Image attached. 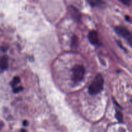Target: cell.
I'll use <instances>...</instances> for the list:
<instances>
[{
    "label": "cell",
    "mask_w": 132,
    "mask_h": 132,
    "mask_svg": "<svg viewBox=\"0 0 132 132\" xmlns=\"http://www.w3.org/2000/svg\"><path fill=\"white\" fill-rule=\"evenodd\" d=\"M103 85H104V79L101 74L98 73L95 76L91 85L89 86V93L91 95H96L99 94L103 90Z\"/></svg>",
    "instance_id": "obj_1"
},
{
    "label": "cell",
    "mask_w": 132,
    "mask_h": 132,
    "mask_svg": "<svg viewBox=\"0 0 132 132\" xmlns=\"http://www.w3.org/2000/svg\"><path fill=\"white\" fill-rule=\"evenodd\" d=\"M85 68L82 64H77L72 69V79L75 82H80L85 77Z\"/></svg>",
    "instance_id": "obj_2"
},
{
    "label": "cell",
    "mask_w": 132,
    "mask_h": 132,
    "mask_svg": "<svg viewBox=\"0 0 132 132\" xmlns=\"http://www.w3.org/2000/svg\"><path fill=\"white\" fill-rule=\"evenodd\" d=\"M116 31L119 36H122V37L126 39L128 42L130 43V45H131V32L128 30L126 28L122 26H118L116 27Z\"/></svg>",
    "instance_id": "obj_3"
},
{
    "label": "cell",
    "mask_w": 132,
    "mask_h": 132,
    "mask_svg": "<svg viewBox=\"0 0 132 132\" xmlns=\"http://www.w3.org/2000/svg\"><path fill=\"white\" fill-rule=\"evenodd\" d=\"M88 39L90 40V43L93 45H97L100 44L97 32L96 30H92L89 32Z\"/></svg>",
    "instance_id": "obj_4"
},
{
    "label": "cell",
    "mask_w": 132,
    "mask_h": 132,
    "mask_svg": "<svg viewBox=\"0 0 132 132\" xmlns=\"http://www.w3.org/2000/svg\"><path fill=\"white\" fill-rule=\"evenodd\" d=\"M9 67L8 58L6 56H3L0 58V72L6 70Z\"/></svg>",
    "instance_id": "obj_5"
},
{
    "label": "cell",
    "mask_w": 132,
    "mask_h": 132,
    "mask_svg": "<svg viewBox=\"0 0 132 132\" xmlns=\"http://www.w3.org/2000/svg\"><path fill=\"white\" fill-rule=\"evenodd\" d=\"M20 82V78L19 77H14V79H12V81H11V85L13 88H15V86L16 85H18L19 82Z\"/></svg>",
    "instance_id": "obj_6"
},
{
    "label": "cell",
    "mask_w": 132,
    "mask_h": 132,
    "mask_svg": "<svg viewBox=\"0 0 132 132\" xmlns=\"http://www.w3.org/2000/svg\"><path fill=\"white\" fill-rule=\"evenodd\" d=\"M89 3H90L92 6H101V5H102V4L104 3L103 1H90Z\"/></svg>",
    "instance_id": "obj_7"
},
{
    "label": "cell",
    "mask_w": 132,
    "mask_h": 132,
    "mask_svg": "<svg viewBox=\"0 0 132 132\" xmlns=\"http://www.w3.org/2000/svg\"><path fill=\"white\" fill-rule=\"evenodd\" d=\"M77 43H78V39H77V37L76 36H73V38H72V46H76L77 45Z\"/></svg>",
    "instance_id": "obj_8"
},
{
    "label": "cell",
    "mask_w": 132,
    "mask_h": 132,
    "mask_svg": "<svg viewBox=\"0 0 132 132\" xmlns=\"http://www.w3.org/2000/svg\"><path fill=\"white\" fill-rule=\"evenodd\" d=\"M116 117H117V119L119 121H122V115L119 111H117V112H116Z\"/></svg>",
    "instance_id": "obj_9"
},
{
    "label": "cell",
    "mask_w": 132,
    "mask_h": 132,
    "mask_svg": "<svg viewBox=\"0 0 132 132\" xmlns=\"http://www.w3.org/2000/svg\"><path fill=\"white\" fill-rule=\"evenodd\" d=\"M23 87L22 86H20V87H17V88H14V90H13V92H14V93H18L20 91H21V90H23Z\"/></svg>",
    "instance_id": "obj_10"
},
{
    "label": "cell",
    "mask_w": 132,
    "mask_h": 132,
    "mask_svg": "<svg viewBox=\"0 0 132 132\" xmlns=\"http://www.w3.org/2000/svg\"><path fill=\"white\" fill-rule=\"evenodd\" d=\"M121 2H122V3L125 4V5H129L130 4V3H131V1L130 0H121Z\"/></svg>",
    "instance_id": "obj_11"
},
{
    "label": "cell",
    "mask_w": 132,
    "mask_h": 132,
    "mask_svg": "<svg viewBox=\"0 0 132 132\" xmlns=\"http://www.w3.org/2000/svg\"><path fill=\"white\" fill-rule=\"evenodd\" d=\"M23 125L25 126H27V125H28V121H24V122H23Z\"/></svg>",
    "instance_id": "obj_12"
},
{
    "label": "cell",
    "mask_w": 132,
    "mask_h": 132,
    "mask_svg": "<svg viewBox=\"0 0 132 132\" xmlns=\"http://www.w3.org/2000/svg\"><path fill=\"white\" fill-rule=\"evenodd\" d=\"M3 126V122H0V130H1V128H2V127Z\"/></svg>",
    "instance_id": "obj_13"
},
{
    "label": "cell",
    "mask_w": 132,
    "mask_h": 132,
    "mask_svg": "<svg viewBox=\"0 0 132 132\" xmlns=\"http://www.w3.org/2000/svg\"><path fill=\"white\" fill-rule=\"evenodd\" d=\"M126 19H128V21H130V17L128 16V15H127V16H126Z\"/></svg>",
    "instance_id": "obj_14"
},
{
    "label": "cell",
    "mask_w": 132,
    "mask_h": 132,
    "mask_svg": "<svg viewBox=\"0 0 132 132\" xmlns=\"http://www.w3.org/2000/svg\"><path fill=\"white\" fill-rule=\"evenodd\" d=\"M21 131L22 132H27V131H26V130H22Z\"/></svg>",
    "instance_id": "obj_15"
}]
</instances>
